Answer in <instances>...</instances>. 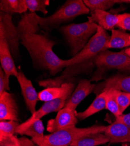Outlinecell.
I'll use <instances>...</instances> for the list:
<instances>
[{"mask_svg": "<svg viewBox=\"0 0 130 146\" xmlns=\"http://www.w3.org/2000/svg\"><path fill=\"white\" fill-rule=\"evenodd\" d=\"M20 40L36 67L49 71L53 76L67 67V60L61 59L55 54L53 50L55 42L46 36L26 33L20 36Z\"/></svg>", "mask_w": 130, "mask_h": 146, "instance_id": "obj_1", "label": "cell"}, {"mask_svg": "<svg viewBox=\"0 0 130 146\" xmlns=\"http://www.w3.org/2000/svg\"><path fill=\"white\" fill-rule=\"evenodd\" d=\"M106 128V126L99 125L85 128L72 126L40 138L32 139V141L38 146H69L81 137L93 134L104 133Z\"/></svg>", "mask_w": 130, "mask_h": 146, "instance_id": "obj_2", "label": "cell"}, {"mask_svg": "<svg viewBox=\"0 0 130 146\" xmlns=\"http://www.w3.org/2000/svg\"><path fill=\"white\" fill-rule=\"evenodd\" d=\"M89 9L82 0H68L56 12L47 17L38 15L40 27L45 31H51L61 24L89 13Z\"/></svg>", "mask_w": 130, "mask_h": 146, "instance_id": "obj_3", "label": "cell"}, {"mask_svg": "<svg viewBox=\"0 0 130 146\" xmlns=\"http://www.w3.org/2000/svg\"><path fill=\"white\" fill-rule=\"evenodd\" d=\"M98 27L96 23L88 20L86 22L72 23L61 28L60 31L71 47L74 56L83 49L97 32Z\"/></svg>", "mask_w": 130, "mask_h": 146, "instance_id": "obj_4", "label": "cell"}, {"mask_svg": "<svg viewBox=\"0 0 130 146\" xmlns=\"http://www.w3.org/2000/svg\"><path fill=\"white\" fill-rule=\"evenodd\" d=\"M110 38V36L106 30L99 26L96 33L90 39L83 49L73 58L67 60V67L89 62L90 60H94L100 53L107 50L106 45Z\"/></svg>", "mask_w": 130, "mask_h": 146, "instance_id": "obj_5", "label": "cell"}, {"mask_svg": "<svg viewBox=\"0 0 130 146\" xmlns=\"http://www.w3.org/2000/svg\"><path fill=\"white\" fill-rule=\"evenodd\" d=\"M93 62L94 64L101 70L116 69L130 71V57L124 50L115 53L106 50L94 58Z\"/></svg>", "mask_w": 130, "mask_h": 146, "instance_id": "obj_6", "label": "cell"}, {"mask_svg": "<svg viewBox=\"0 0 130 146\" xmlns=\"http://www.w3.org/2000/svg\"><path fill=\"white\" fill-rule=\"evenodd\" d=\"M0 32L5 36L14 58L16 59L19 58L20 55L19 46L20 40L17 27L13 23L11 14L0 12Z\"/></svg>", "mask_w": 130, "mask_h": 146, "instance_id": "obj_7", "label": "cell"}, {"mask_svg": "<svg viewBox=\"0 0 130 146\" xmlns=\"http://www.w3.org/2000/svg\"><path fill=\"white\" fill-rule=\"evenodd\" d=\"M69 98V96H65L64 98L60 99L45 102L38 111L32 115L31 117H29V119L23 123L20 124L16 130V133L19 135L22 131L28 127L35 121L41 119L45 115H48L51 112H58L59 111H60L61 109L64 107V105Z\"/></svg>", "mask_w": 130, "mask_h": 146, "instance_id": "obj_8", "label": "cell"}, {"mask_svg": "<svg viewBox=\"0 0 130 146\" xmlns=\"http://www.w3.org/2000/svg\"><path fill=\"white\" fill-rule=\"evenodd\" d=\"M77 123L76 111L67 108H63L58 112L54 119L48 121L47 130L52 133L69 127L75 126Z\"/></svg>", "mask_w": 130, "mask_h": 146, "instance_id": "obj_9", "label": "cell"}, {"mask_svg": "<svg viewBox=\"0 0 130 146\" xmlns=\"http://www.w3.org/2000/svg\"><path fill=\"white\" fill-rule=\"evenodd\" d=\"M16 78L19 84L22 94L26 106L33 115L36 111V106L38 101H39V94L37 93L34 88L32 81L26 77L22 71H18Z\"/></svg>", "mask_w": 130, "mask_h": 146, "instance_id": "obj_10", "label": "cell"}, {"mask_svg": "<svg viewBox=\"0 0 130 146\" xmlns=\"http://www.w3.org/2000/svg\"><path fill=\"white\" fill-rule=\"evenodd\" d=\"M95 87V84H92L90 81L86 79L81 80L74 92L67 101L64 108H67L75 111L78 105L93 92Z\"/></svg>", "mask_w": 130, "mask_h": 146, "instance_id": "obj_11", "label": "cell"}, {"mask_svg": "<svg viewBox=\"0 0 130 146\" xmlns=\"http://www.w3.org/2000/svg\"><path fill=\"white\" fill-rule=\"evenodd\" d=\"M0 62L1 68L10 76L17 77L18 71L14 63L13 56L12 55L9 46L3 33L0 32Z\"/></svg>", "mask_w": 130, "mask_h": 146, "instance_id": "obj_12", "label": "cell"}, {"mask_svg": "<svg viewBox=\"0 0 130 146\" xmlns=\"http://www.w3.org/2000/svg\"><path fill=\"white\" fill-rule=\"evenodd\" d=\"M0 120H19L16 101L13 95L7 91L0 94Z\"/></svg>", "mask_w": 130, "mask_h": 146, "instance_id": "obj_13", "label": "cell"}, {"mask_svg": "<svg viewBox=\"0 0 130 146\" xmlns=\"http://www.w3.org/2000/svg\"><path fill=\"white\" fill-rule=\"evenodd\" d=\"M103 133L109 139V143H130V127L123 123L114 121L106 126Z\"/></svg>", "mask_w": 130, "mask_h": 146, "instance_id": "obj_14", "label": "cell"}, {"mask_svg": "<svg viewBox=\"0 0 130 146\" xmlns=\"http://www.w3.org/2000/svg\"><path fill=\"white\" fill-rule=\"evenodd\" d=\"M74 87V85L71 82L64 83L60 87H47L39 93V101L45 102L70 96Z\"/></svg>", "mask_w": 130, "mask_h": 146, "instance_id": "obj_15", "label": "cell"}, {"mask_svg": "<svg viewBox=\"0 0 130 146\" xmlns=\"http://www.w3.org/2000/svg\"><path fill=\"white\" fill-rule=\"evenodd\" d=\"M104 30H112L119 22V15L112 14L106 11L96 10L91 12V16L88 17Z\"/></svg>", "mask_w": 130, "mask_h": 146, "instance_id": "obj_16", "label": "cell"}, {"mask_svg": "<svg viewBox=\"0 0 130 146\" xmlns=\"http://www.w3.org/2000/svg\"><path fill=\"white\" fill-rule=\"evenodd\" d=\"M86 62L84 63H81L71 66H69L67 67L69 68V71L68 70V73H63V74L57 78L54 79H49L46 80L40 81L39 82V84L40 86L47 87H60L62 84H64V81L71 77L72 76H76L77 74H79L82 71H84L86 68H87V66H88V63Z\"/></svg>", "mask_w": 130, "mask_h": 146, "instance_id": "obj_17", "label": "cell"}, {"mask_svg": "<svg viewBox=\"0 0 130 146\" xmlns=\"http://www.w3.org/2000/svg\"><path fill=\"white\" fill-rule=\"evenodd\" d=\"M38 15L36 13H25L22 16L17 27L19 38L20 36L26 33H38L39 32L40 26Z\"/></svg>", "mask_w": 130, "mask_h": 146, "instance_id": "obj_18", "label": "cell"}, {"mask_svg": "<svg viewBox=\"0 0 130 146\" xmlns=\"http://www.w3.org/2000/svg\"><path fill=\"white\" fill-rule=\"evenodd\" d=\"M102 91L113 89L130 94V76L111 77L103 83Z\"/></svg>", "mask_w": 130, "mask_h": 146, "instance_id": "obj_19", "label": "cell"}, {"mask_svg": "<svg viewBox=\"0 0 130 146\" xmlns=\"http://www.w3.org/2000/svg\"><path fill=\"white\" fill-rule=\"evenodd\" d=\"M106 91L101 92L85 111L79 113L76 112L78 119L84 120L106 109Z\"/></svg>", "mask_w": 130, "mask_h": 146, "instance_id": "obj_20", "label": "cell"}, {"mask_svg": "<svg viewBox=\"0 0 130 146\" xmlns=\"http://www.w3.org/2000/svg\"><path fill=\"white\" fill-rule=\"evenodd\" d=\"M130 46V34L121 30H112L110 38L106 45L108 48H122Z\"/></svg>", "mask_w": 130, "mask_h": 146, "instance_id": "obj_21", "label": "cell"}, {"mask_svg": "<svg viewBox=\"0 0 130 146\" xmlns=\"http://www.w3.org/2000/svg\"><path fill=\"white\" fill-rule=\"evenodd\" d=\"M0 10L5 13H26L28 7L25 0H1Z\"/></svg>", "mask_w": 130, "mask_h": 146, "instance_id": "obj_22", "label": "cell"}, {"mask_svg": "<svg viewBox=\"0 0 130 146\" xmlns=\"http://www.w3.org/2000/svg\"><path fill=\"white\" fill-rule=\"evenodd\" d=\"M110 142L109 139L103 133L93 134L79 138L71 145L73 146H97Z\"/></svg>", "mask_w": 130, "mask_h": 146, "instance_id": "obj_23", "label": "cell"}, {"mask_svg": "<svg viewBox=\"0 0 130 146\" xmlns=\"http://www.w3.org/2000/svg\"><path fill=\"white\" fill-rule=\"evenodd\" d=\"M83 1L91 12L96 10L106 11L112 8L117 3H126V1L117 0H84Z\"/></svg>", "mask_w": 130, "mask_h": 146, "instance_id": "obj_24", "label": "cell"}, {"mask_svg": "<svg viewBox=\"0 0 130 146\" xmlns=\"http://www.w3.org/2000/svg\"><path fill=\"white\" fill-rule=\"evenodd\" d=\"M20 123L14 120L1 121L0 122V141L13 137L16 133Z\"/></svg>", "mask_w": 130, "mask_h": 146, "instance_id": "obj_25", "label": "cell"}, {"mask_svg": "<svg viewBox=\"0 0 130 146\" xmlns=\"http://www.w3.org/2000/svg\"><path fill=\"white\" fill-rule=\"evenodd\" d=\"M44 127L41 119L35 121L28 127L22 131L19 135H26L32 139L40 138L44 136Z\"/></svg>", "mask_w": 130, "mask_h": 146, "instance_id": "obj_26", "label": "cell"}, {"mask_svg": "<svg viewBox=\"0 0 130 146\" xmlns=\"http://www.w3.org/2000/svg\"><path fill=\"white\" fill-rule=\"evenodd\" d=\"M104 91L106 92V109L113 113L115 117L122 115L117 104L115 96V90L110 89Z\"/></svg>", "mask_w": 130, "mask_h": 146, "instance_id": "obj_27", "label": "cell"}, {"mask_svg": "<svg viewBox=\"0 0 130 146\" xmlns=\"http://www.w3.org/2000/svg\"><path fill=\"white\" fill-rule=\"evenodd\" d=\"M25 1L30 13L40 12L44 15L48 13L47 7L49 5V0H25Z\"/></svg>", "mask_w": 130, "mask_h": 146, "instance_id": "obj_28", "label": "cell"}, {"mask_svg": "<svg viewBox=\"0 0 130 146\" xmlns=\"http://www.w3.org/2000/svg\"><path fill=\"white\" fill-rule=\"evenodd\" d=\"M115 96L118 106L121 114L130 106V94L115 90Z\"/></svg>", "mask_w": 130, "mask_h": 146, "instance_id": "obj_29", "label": "cell"}, {"mask_svg": "<svg viewBox=\"0 0 130 146\" xmlns=\"http://www.w3.org/2000/svg\"><path fill=\"white\" fill-rule=\"evenodd\" d=\"M119 22L116 27L122 30L130 31V13L119 15Z\"/></svg>", "mask_w": 130, "mask_h": 146, "instance_id": "obj_30", "label": "cell"}, {"mask_svg": "<svg viewBox=\"0 0 130 146\" xmlns=\"http://www.w3.org/2000/svg\"><path fill=\"white\" fill-rule=\"evenodd\" d=\"M9 78V77L6 74L5 71L1 67L0 68V94L10 90Z\"/></svg>", "mask_w": 130, "mask_h": 146, "instance_id": "obj_31", "label": "cell"}, {"mask_svg": "<svg viewBox=\"0 0 130 146\" xmlns=\"http://www.w3.org/2000/svg\"><path fill=\"white\" fill-rule=\"evenodd\" d=\"M115 121L123 123L130 127V113L127 114H122L115 117Z\"/></svg>", "mask_w": 130, "mask_h": 146, "instance_id": "obj_32", "label": "cell"}, {"mask_svg": "<svg viewBox=\"0 0 130 146\" xmlns=\"http://www.w3.org/2000/svg\"><path fill=\"white\" fill-rule=\"evenodd\" d=\"M124 53H125L128 56H129V57H130V47H128V48H126V49L124 50Z\"/></svg>", "mask_w": 130, "mask_h": 146, "instance_id": "obj_33", "label": "cell"}, {"mask_svg": "<svg viewBox=\"0 0 130 146\" xmlns=\"http://www.w3.org/2000/svg\"><path fill=\"white\" fill-rule=\"evenodd\" d=\"M4 146H17V145H15L14 144H6V145H5Z\"/></svg>", "mask_w": 130, "mask_h": 146, "instance_id": "obj_34", "label": "cell"}, {"mask_svg": "<svg viewBox=\"0 0 130 146\" xmlns=\"http://www.w3.org/2000/svg\"><path fill=\"white\" fill-rule=\"evenodd\" d=\"M126 3H130V0H128V1H126Z\"/></svg>", "mask_w": 130, "mask_h": 146, "instance_id": "obj_35", "label": "cell"}, {"mask_svg": "<svg viewBox=\"0 0 130 146\" xmlns=\"http://www.w3.org/2000/svg\"><path fill=\"white\" fill-rule=\"evenodd\" d=\"M69 146H73V145H69Z\"/></svg>", "mask_w": 130, "mask_h": 146, "instance_id": "obj_36", "label": "cell"}]
</instances>
